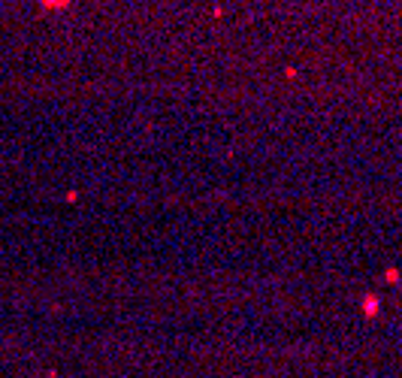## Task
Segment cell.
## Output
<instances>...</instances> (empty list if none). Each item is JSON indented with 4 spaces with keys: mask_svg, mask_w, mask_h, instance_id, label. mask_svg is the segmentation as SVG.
Wrapping results in <instances>:
<instances>
[{
    "mask_svg": "<svg viewBox=\"0 0 402 378\" xmlns=\"http://www.w3.org/2000/svg\"><path fill=\"white\" fill-rule=\"evenodd\" d=\"M70 0H39V9L42 12H58V9H67Z\"/></svg>",
    "mask_w": 402,
    "mask_h": 378,
    "instance_id": "6da1fadb",
    "label": "cell"
}]
</instances>
